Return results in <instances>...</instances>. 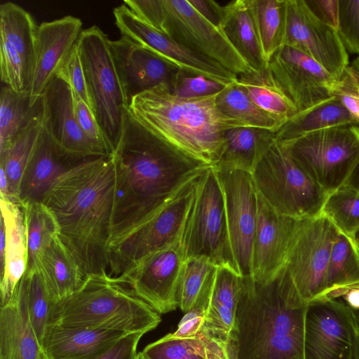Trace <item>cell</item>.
<instances>
[{
    "label": "cell",
    "mask_w": 359,
    "mask_h": 359,
    "mask_svg": "<svg viewBox=\"0 0 359 359\" xmlns=\"http://www.w3.org/2000/svg\"><path fill=\"white\" fill-rule=\"evenodd\" d=\"M111 156L116 184L109 247L149 220L212 166L156 135L128 110Z\"/></svg>",
    "instance_id": "6da1fadb"
},
{
    "label": "cell",
    "mask_w": 359,
    "mask_h": 359,
    "mask_svg": "<svg viewBox=\"0 0 359 359\" xmlns=\"http://www.w3.org/2000/svg\"><path fill=\"white\" fill-rule=\"evenodd\" d=\"M115 184L112 156H100L60 176L41 201L86 278L109 271Z\"/></svg>",
    "instance_id": "7a4b0ae2"
},
{
    "label": "cell",
    "mask_w": 359,
    "mask_h": 359,
    "mask_svg": "<svg viewBox=\"0 0 359 359\" xmlns=\"http://www.w3.org/2000/svg\"><path fill=\"white\" fill-rule=\"evenodd\" d=\"M307 307L278 276L267 283L243 278L226 359H305Z\"/></svg>",
    "instance_id": "3957f363"
},
{
    "label": "cell",
    "mask_w": 359,
    "mask_h": 359,
    "mask_svg": "<svg viewBox=\"0 0 359 359\" xmlns=\"http://www.w3.org/2000/svg\"><path fill=\"white\" fill-rule=\"evenodd\" d=\"M217 94L182 98L173 95L167 85L161 84L135 96L128 111L170 145L194 158L215 165L220 161L226 147V131L247 126L219 110Z\"/></svg>",
    "instance_id": "277c9868"
},
{
    "label": "cell",
    "mask_w": 359,
    "mask_h": 359,
    "mask_svg": "<svg viewBox=\"0 0 359 359\" xmlns=\"http://www.w3.org/2000/svg\"><path fill=\"white\" fill-rule=\"evenodd\" d=\"M161 320L126 284L102 273L86 277L78 290L56 302L48 324L145 334Z\"/></svg>",
    "instance_id": "5b68a950"
},
{
    "label": "cell",
    "mask_w": 359,
    "mask_h": 359,
    "mask_svg": "<svg viewBox=\"0 0 359 359\" xmlns=\"http://www.w3.org/2000/svg\"><path fill=\"white\" fill-rule=\"evenodd\" d=\"M251 173L257 193L278 213L296 219L320 214L328 194L297 163L286 142L275 138Z\"/></svg>",
    "instance_id": "8992f818"
},
{
    "label": "cell",
    "mask_w": 359,
    "mask_h": 359,
    "mask_svg": "<svg viewBox=\"0 0 359 359\" xmlns=\"http://www.w3.org/2000/svg\"><path fill=\"white\" fill-rule=\"evenodd\" d=\"M77 44L93 112L114 154L128 102L112 56L110 39L93 25L81 31Z\"/></svg>",
    "instance_id": "52a82bcc"
},
{
    "label": "cell",
    "mask_w": 359,
    "mask_h": 359,
    "mask_svg": "<svg viewBox=\"0 0 359 359\" xmlns=\"http://www.w3.org/2000/svg\"><path fill=\"white\" fill-rule=\"evenodd\" d=\"M283 142L297 163L327 194L351 182L359 167V124L329 128Z\"/></svg>",
    "instance_id": "ba28073f"
},
{
    "label": "cell",
    "mask_w": 359,
    "mask_h": 359,
    "mask_svg": "<svg viewBox=\"0 0 359 359\" xmlns=\"http://www.w3.org/2000/svg\"><path fill=\"white\" fill-rule=\"evenodd\" d=\"M181 241L186 260L205 257L216 266L237 272L230 246L224 194L214 165L198 178Z\"/></svg>",
    "instance_id": "9c48e42d"
},
{
    "label": "cell",
    "mask_w": 359,
    "mask_h": 359,
    "mask_svg": "<svg viewBox=\"0 0 359 359\" xmlns=\"http://www.w3.org/2000/svg\"><path fill=\"white\" fill-rule=\"evenodd\" d=\"M339 233L322 215L299 221L278 277L292 295L306 304L325 290L330 252Z\"/></svg>",
    "instance_id": "30bf717a"
},
{
    "label": "cell",
    "mask_w": 359,
    "mask_h": 359,
    "mask_svg": "<svg viewBox=\"0 0 359 359\" xmlns=\"http://www.w3.org/2000/svg\"><path fill=\"white\" fill-rule=\"evenodd\" d=\"M198 177L184 186L149 220L109 247L110 276H123L149 256L181 240Z\"/></svg>",
    "instance_id": "8fae6325"
},
{
    "label": "cell",
    "mask_w": 359,
    "mask_h": 359,
    "mask_svg": "<svg viewBox=\"0 0 359 359\" xmlns=\"http://www.w3.org/2000/svg\"><path fill=\"white\" fill-rule=\"evenodd\" d=\"M161 33L238 76L255 72L222 29L201 16L188 0H161Z\"/></svg>",
    "instance_id": "7c38bea8"
},
{
    "label": "cell",
    "mask_w": 359,
    "mask_h": 359,
    "mask_svg": "<svg viewBox=\"0 0 359 359\" xmlns=\"http://www.w3.org/2000/svg\"><path fill=\"white\" fill-rule=\"evenodd\" d=\"M214 167L224 194L229 242L236 269L243 278L252 277L258 197L252 173L221 164Z\"/></svg>",
    "instance_id": "4fadbf2b"
},
{
    "label": "cell",
    "mask_w": 359,
    "mask_h": 359,
    "mask_svg": "<svg viewBox=\"0 0 359 359\" xmlns=\"http://www.w3.org/2000/svg\"><path fill=\"white\" fill-rule=\"evenodd\" d=\"M356 316L339 299H320L308 304L305 359H355Z\"/></svg>",
    "instance_id": "5bb4252c"
},
{
    "label": "cell",
    "mask_w": 359,
    "mask_h": 359,
    "mask_svg": "<svg viewBox=\"0 0 359 359\" xmlns=\"http://www.w3.org/2000/svg\"><path fill=\"white\" fill-rule=\"evenodd\" d=\"M266 72L297 114L334 97L329 89L337 80L310 56L293 48H280L268 62Z\"/></svg>",
    "instance_id": "9a60e30c"
},
{
    "label": "cell",
    "mask_w": 359,
    "mask_h": 359,
    "mask_svg": "<svg viewBox=\"0 0 359 359\" xmlns=\"http://www.w3.org/2000/svg\"><path fill=\"white\" fill-rule=\"evenodd\" d=\"M286 7L283 46L306 54L334 79L341 80L349 67V59L338 31L321 21L306 0H286Z\"/></svg>",
    "instance_id": "2e32d148"
},
{
    "label": "cell",
    "mask_w": 359,
    "mask_h": 359,
    "mask_svg": "<svg viewBox=\"0 0 359 359\" xmlns=\"http://www.w3.org/2000/svg\"><path fill=\"white\" fill-rule=\"evenodd\" d=\"M113 13L115 24L122 36L132 39L181 71L188 74L203 76L224 85L238 80L237 75L218 63L151 27L124 4L114 8Z\"/></svg>",
    "instance_id": "e0dca14e"
},
{
    "label": "cell",
    "mask_w": 359,
    "mask_h": 359,
    "mask_svg": "<svg viewBox=\"0 0 359 359\" xmlns=\"http://www.w3.org/2000/svg\"><path fill=\"white\" fill-rule=\"evenodd\" d=\"M181 240L149 256L116 278L159 314L179 307L178 292L185 263Z\"/></svg>",
    "instance_id": "ac0fdd59"
},
{
    "label": "cell",
    "mask_w": 359,
    "mask_h": 359,
    "mask_svg": "<svg viewBox=\"0 0 359 359\" xmlns=\"http://www.w3.org/2000/svg\"><path fill=\"white\" fill-rule=\"evenodd\" d=\"M300 220L278 213L258 194L252 270L255 281L267 283L279 275Z\"/></svg>",
    "instance_id": "d6986e66"
},
{
    "label": "cell",
    "mask_w": 359,
    "mask_h": 359,
    "mask_svg": "<svg viewBox=\"0 0 359 359\" xmlns=\"http://www.w3.org/2000/svg\"><path fill=\"white\" fill-rule=\"evenodd\" d=\"M110 48L128 107L135 96L159 85L172 89L177 67L125 36L110 40Z\"/></svg>",
    "instance_id": "ffe728a7"
},
{
    "label": "cell",
    "mask_w": 359,
    "mask_h": 359,
    "mask_svg": "<svg viewBox=\"0 0 359 359\" xmlns=\"http://www.w3.org/2000/svg\"><path fill=\"white\" fill-rule=\"evenodd\" d=\"M100 156L71 152L60 146L44 129L33 150L21 180L18 202L41 201L55 181L72 168Z\"/></svg>",
    "instance_id": "44dd1931"
},
{
    "label": "cell",
    "mask_w": 359,
    "mask_h": 359,
    "mask_svg": "<svg viewBox=\"0 0 359 359\" xmlns=\"http://www.w3.org/2000/svg\"><path fill=\"white\" fill-rule=\"evenodd\" d=\"M81 19L66 15L38 25L35 60L29 95L41 97L77 43L82 31Z\"/></svg>",
    "instance_id": "7402d4cb"
},
{
    "label": "cell",
    "mask_w": 359,
    "mask_h": 359,
    "mask_svg": "<svg viewBox=\"0 0 359 359\" xmlns=\"http://www.w3.org/2000/svg\"><path fill=\"white\" fill-rule=\"evenodd\" d=\"M43 126L62 148L87 156H104L81 130L75 114L73 91L65 80L55 76L43 95Z\"/></svg>",
    "instance_id": "603a6c76"
},
{
    "label": "cell",
    "mask_w": 359,
    "mask_h": 359,
    "mask_svg": "<svg viewBox=\"0 0 359 359\" xmlns=\"http://www.w3.org/2000/svg\"><path fill=\"white\" fill-rule=\"evenodd\" d=\"M128 334L48 324L41 345L49 359H100Z\"/></svg>",
    "instance_id": "cb8c5ba5"
},
{
    "label": "cell",
    "mask_w": 359,
    "mask_h": 359,
    "mask_svg": "<svg viewBox=\"0 0 359 359\" xmlns=\"http://www.w3.org/2000/svg\"><path fill=\"white\" fill-rule=\"evenodd\" d=\"M0 359H49L29 321L21 280L10 301L1 306Z\"/></svg>",
    "instance_id": "d4e9b609"
},
{
    "label": "cell",
    "mask_w": 359,
    "mask_h": 359,
    "mask_svg": "<svg viewBox=\"0 0 359 359\" xmlns=\"http://www.w3.org/2000/svg\"><path fill=\"white\" fill-rule=\"evenodd\" d=\"M1 219L6 230L4 257L1 262V306L13 297L27 269V240L22 205L1 196Z\"/></svg>",
    "instance_id": "484cf974"
},
{
    "label": "cell",
    "mask_w": 359,
    "mask_h": 359,
    "mask_svg": "<svg viewBox=\"0 0 359 359\" xmlns=\"http://www.w3.org/2000/svg\"><path fill=\"white\" fill-rule=\"evenodd\" d=\"M220 27L250 68L261 72L267 67L255 16L252 0L231 1L223 6Z\"/></svg>",
    "instance_id": "4316f807"
},
{
    "label": "cell",
    "mask_w": 359,
    "mask_h": 359,
    "mask_svg": "<svg viewBox=\"0 0 359 359\" xmlns=\"http://www.w3.org/2000/svg\"><path fill=\"white\" fill-rule=\"evenodd\" d=\"M243 278L235 271L217 266L202 332L226 345L233 329Z\"/></svg>",
    "instance_id": "83f0119b"
},
{
    "label": "cell",
    "mask_w": 359,
    "mask_h": 359,
    "mask_svg": "<svg viewBox=\"0 0 359 359\" xmlns=\"http://www.w3.org/2000/svg\"><path fill=\"white\" fill-rule=\"evenodd\" d=\"M38 269L55 303L74 293L86 279L75 258L59 236L41 253Z\"/></svg>",
    "instance_id": "f1b7e54d"
},
{
    "label": "cell",
    "mask_w": 359,
    "mask_h": 359,
    "mask_svg": "<svg viewBox=\"0 0 359 359\" xmlns=\"http://www.w3.org/2000/svg\"><path fill=\"white\" fill-rule=\"evenodd\" d=\"M43 118V100L41 95L31 97L29 93H18L7 86L1 90L0 151L34 123Z\"/></svg>",
    "instance_id": "f546056e"
},
{
    "label": "cell",
    "mask_w": 359,
    "mask_h": 359,
    "mask_svg": "<svg viewBox=\"0 0 359 359\" xmlns=\"http://www.w3.org/2000/svg\"><path fill=\"white\" fill-rule=\"evenodd\" d=\"M37 28L32 15L19 5L11 1L0 5L1 37L6 39L20 55L31 83Z\"/></svg>",
    "instance_id": "4dcf8cb0"
},
{
    "label": "cell",
    "mask_w": 359,
    "mask_h": 359,
    "mask_svg": "<svg viewBox=\"0 0 359 359\" xmlns=\"http://www.w3.org/2000/svg\"><path fill=\"white\" fill-rule=\"evenodd\" d=\"M142 352L147 359H226V345L202 332L186 338L169 333Z\"/></svg>",
    "instance_id": "1f68e13d"
},
{
    "label": "cell",
    "mask_w": 359,
    "mask_h": 359,
    "mask_svg": "<svg viewBox=\"0 0 359 359\" xmlns=\"http://www.w3.org/2000/svg\"><path fill=\"white\" fill-rule=\"evenodd\" d=\"M225 138L226 147L217 164L251 172L275 139V133L263 128L243 126L226 130Z\"/></svg>",
    "instance_id": "d6a6232c"
},
{
    "label": "cell",
    "mask_w": 359,
    "mask_h": 359,
    "mask_svg": "<svg viewBox=\"0 0 359 359\" xmlns=\"http://www.w3.org/2000/svg\"><path fill=\"white\" fill-rule=\"evenodd\" d=\"M358 124L348 110L334 97L290 118L275 133V138L280 141H290L329 128Z\"/></svg>",
    "instance_id": "836d02e7"
},
{
    "label": "cell",
    "mask_w": 359,
    "mask_h": 359,
    "mask_svg": "<svg viewBox=\"0 0 359 359\" xmlns=\"http://www.w3.org/2000/svg\"><path fill=\"white\" fill-rule=\"evenodd\" d=\"M216 104L223 114L241 121L247 126L263 128L276 133L287 122L285 119L259 107L238 80L226 85L217 94Z\"/></svg>",
    "instance_id": "e575fe53"
},
{
    "label": "cell",
    "mask_w": 359,
    "mask_h": 359,
    "mask_svg": "<svg viewBox=\"0 0 359 359\" xmlns=\"http://www.w3.org/2000/svg\"><path fill=\"white\" fill-rule=\"evenodd\" d=\"M22 206L27 240L26 271H31L38 269L41 253L59 235V227L54 215L42 202H31Z\"/></svg>",
    "instance_id": "d590c367"
},
{
    "label": "cell",
    "mask_w": 359,
    "mask_h": 359,
    "mask_svg": "<svg viewBox=\"0 0 359 359\" xmlns=\"http://www.w3.org/2000/svg\"><path fill=\"white\" fill-rule=\"evenodd\" d=\"M358 284L359 248L357 241L339 233L330 252L325 290L317 299L325 298L337 290Z\"/></svg>",
    "instance_id": "8d00e7d4"
},
{
    "label": "cell",
    "mask_w": 359,
    "mask_h": 359,
    "mask_svg": "<svg viewBox=\"0 0 359 359\" xmlns=\"http://www.w3.org/2000/svg\"><path fill=\"white\" fill-rule=\"evenodd\" d=\"M42 129L43 121L34 123L0 151V169L7 177L11 201L18 202L21 180Z\"/></svg>",
    "instance_id": "74e56055"
},
{
    "label": "cell",
    "mask_w": 359,
    "mask_h": 359,
    "mask_svg": "<svg viewBox=\"0 0 359 359\" xmlns=\"http://www.w3.org/2000/svg\"><path fill=\"white\" fill-rule=\"evenodd\" d=\"M320 215L327 218L340 233L357 241L359 233V186L350 182L328 194Z\"/></svg>",
    "instance_id": "f35d334b"
},
{
    "label": "cell",
    "mask_w": 359,
    "mask_h": 359,
    "mask_svg": "<svg viewBox=\"0 0 359 359\" xmlns=\"http://www.w3.org/2000/svg\"><path fill=\"white\" fill-rule=\"evenodd\" d=\"M255 16L267 62L284 46L286 0H252Z\"/></svg>",
    "instance_id": "ab89813d"
},
{
    "label": "cell",
    "mask_w": 359,
    "mask_h": 359,
    "mask_svg": "<svg viewBox=\"0 0 359 359\" xmlns=\"http://www.w3.org/2000/svg\"><path fill=\"white\" fill-rule=\"evenodd\" d=\"M238 77L251 100L263 110L287 121L297 114L296 108L273 84L266 69Z\"/></svg>",
    "instance_id": "60d3db41"
},
{
    "label": "cell",
    "mask_w": 359,
    "mask_h": 359,
    "mask_svg": "<svg viewBox=\"0 0 359 359\" xmlns=\"http://www.w3.org/2000/svg\"><path fill=\"white\" fill-rule=\"evenodd\" d=\"M21 280L25 288L29 321L41 344L55 302L39 269L26 271Z\"/></svg>",
    "instance_id": "b9f144b4"
},
{
    "label": "cell",
    "mask_w": 359,
    "mask_h": 359,
    "mask_svg": "<svg viewBox=\"0 0 359 359\" xmlns=\"http://www.w3.org/2000/svg\"><path fill=\"white\" fill-rule=\"evenodd\" d=\"M217 266L205 257H192L185 261L178 292L179 308L187 313Z\"/></svg>",
    "instance_id": "7bdbcfd3"
},
{
    "label": "cell",
    "mask_w": 359,
    "mask_h": 359,
    "mask_svg": "<svg viewBox=\"0 0 359 359\" xmlns=\"http://www.w3.org/2000/svg\"><path fill=\"white\" fill-rule=\"evenodd\" d=\"M1 80L18 93H29L31 80L20 55L4 38L0 39Z\"/></svg>",
    "instance_id": "ee69618b"
},
{
    "label": "cell",
    "mask_w": 359,
    "mask_h": 359,
    "mask_svg": "<svg viewBox=\"0 0 359 359\" xmlns=\"http://www.w3.org/2000/svg\"><path fill=\"white\" fill-rule=\"evenodd\" d=\"M216 270L217 268L208 278L195 304L190 310L185 313L178 324L177 330L171 333L173 337H191L201 332L210 302Z\"/></svg>",
    "instance_id": "f6af8a7d"
},
{
    "label": "cell",
    "mask_w": 359,
    "mask_h": 359,
    "mask_svg": "<svg viewBox=\"0 0 359 359\" xmlns=\"http://www.w3.org/2000/svg\"><path fill=\"white\" fill-rule=\"evenodd\" d=\"M55 76L69 83L74 95L81 99L93 111L77 43Z\"/></svg>",
    "instance_id": "bcb514c9"
},
{
    "label": "cell",
    "mask_w": 359,
    "mask_h": 359,
    "mask_svg": "<svg viewBox=\"0 0 359 359\" xmlns=\"http://www.w3.org/2000/svg\"><path fill=\"white\" fill-rule=\"evenodd\" d=\"M338 33L348 53L359 55V0H339Z\"/></svg>",
    "instance_id": "7dc6e473"
},
{
    "label": "cell",
    "mask_w": 359,
    "mask_h": 359,
    "mask_svg": "<svg viewBox=\"0 0 359 359\" xmlns=\"http://www.w3.org/2000/svg\"><path fill=\"white\" fill-rule=\"evenodd\" d=\"M226 86L203 76L188 74L180 70L170 90L173 95L182 98H196L217 94Z\"/></svg>",
    "instance_id": "c3c4849f"
},
{
    "label": "cell",
    "mask_w": 359,
    "mask_h": 359,
    "mask_svg": "<svg viewBox=\"0 0 359 359\" xmlns=\"http://www.w3.org/2000/svg\"><path fill=\"white\" fill-rule=\"evenodd\" d=\"M74 96L76 117L81 130L104 156H112L113 151L93 111L81 99L74 95Z\"/></svg>",
    "instance_id": "681fc988"
},
{
    "label": "cell",
    "mask_w": 359,
    "mask_h": 359,
    "mask_svg": "<svg viewBox=\"0 0 359 359\" xmlns=\"http://www.w3.org/2000/svg\"><path fill=\"white\" fill-rule=\"evenodd\" d=\"M330 93L340 101L353 119L359 124V95L344 76L332 83Z\"/></svg>",
    "instance_id": "f907efd6"
},
{
    "label": "cell",
    "mask_w": 359,
    "mask_h": 359,
    "mask_svg": "<svg viewBox=\"0 0 359 359\" xmlns=\"http://www.w3.org/2000/svg\"><path fill=\"white\" fill-rule=\"evenodd\" d=\"M313 13L324 23L338 31L339 0H306Z\"/></svg>",
    "instance_id": "816d5d0a"
},
{
    "label": "cell",
    "mask_w": 359,
    "mask_h": 359,
    "mask_svg": "<svg viewBox=\"0 0 359 359\" xmlns=\"http://www.w3.org/2000/svg\"><path fill=\"white\" fill-rule=\"evenodd\" d=\"M143 333H130L122 338L100 359H135L137 347Z\"/></svg>",
    "instance_id": "f5cc1de1"
},
{
    "label": "cell",
    "mask_w": 359,
    "mask_h": 359,
    "mask_svg": "<svg viewBox=\"0 0 359 359\" xmlns=\"http://www.w3.org/2000/svg\"><path fill=\"white\" fill-rule=\"evenodd\" d=\"M188 1L205 20L220 27L223 6L213 0H188Z\"/></svg>",
    "instance_id": "db71d44e"
},
{
    "label": "cell",
    "mask_w": 359,
    "mask_h": 359,
    "mask_svg": "<svg viewBox=\"0 0 359 359\" xmlns=\"http://www.w3.org/2000/svg\"><path fill=\"white\" fill-rule=\"evenodd\" d=\"M323 299H339L353 311H359V284L337 290Z\"/></svg>",
    "instance_id": "11a10c76"
},
{
    "label": "cell",
    "mask_w": 359,
    "mask_h": 359,
    "mask_svg": "<svg viewBox=\"0 0 359 359\" xmlns=\"http://www.w3.org/2000/svg\"><path fill=\"white\" fill-rule=\"evenodd\" d=\"M343 76L359 95V80L355 76L349 67L347 69Z\"/></svg>",
    "instance_id": "9f6ffc18"
},
{
    "label": "cell",
    "mask_w": 359,
    "mask_h": 359,
    "mask_svg": "<svg viewBox=\"0 0 359 359\" xmlns=\"http://www.w3.org/2000/svg\"><path fill=\"white\" fill-rule=\"evenodd\" d=\"M356 316L357 320V337L355 343V359H359V317Z\"/></svg>",
    "instance_id": "6f0895ef"
},
{
    "label": "cell",
    "mask_w": 359,
    "mask_h": 359,
    "mask_svg": "<svg viewBox=\"0 0 359 359\" xmlns=\"http://www.w3.org/2000/svg\"><path fill=\"white\" fill-rule=\"evenodd\" d=\"M351 69L353 70L359 72V55L354 60L352 65L349 66Z\"/></svg>",
    "instance_id": "680465c9"
},
{
    "label": "cell",
    "mask_w": 359,
    "mask_h": 359,
    "mask_svg": "<svg viewBox=\"0 0 359 359\" xmlns=\"http://www.w3.org/2000/svg\"><path fill=\"white\" fill-rule=\"evenodd\" d=\"M135 359H147L142 352L137 353Z\"/></svg>",
    "instance_id": "91938a15"
},
{
    "label": "cell",
    "mask_w": 359,
    "mask_h": 359,
    "mask_svg": "<svg viewBox=\"0 0 359 359\" xmlns=\"http://www.w3.org/2000/svg\"><path fill=\"white\" fill-rule=\"evenodd\" d=\"M350 68V67H349ZM350 69L352 71V72L353 73V74L355 75V76L359 80V72H357L354 70H353L352 69L350 68Z\"/></svg>",
    "instance_id": "94428289"
},
{
    "label": "cell",
    "mask_w": 359,
    "mask_h": 359,
    "mask_svg": "<svg viewBox=\"0 0 359 359\" xmlns=\"http://www.w3.org/2000/svg\"><path fill=\"white\" fill-rule=\"evenodd\" d=\"M354 313L359 317V311H353Z\"/></svg>",
    "instance_id": "6125c7cd"
},
{
    "label": "cell",
    "mask_w": 359,
    "mask_h": 359,
    "mask_svg": "<svg viewBox=\"0 0 359 359\" xmlns=\"http://www.w3.org/2000/svg\"><path fill=\"white\" fill-rule=\"evenodd\" d=\"M357 243H358V248H359V241H357Z\"/></svg>",
    "instance_id": "be15d7a7"
}]
</instances>
